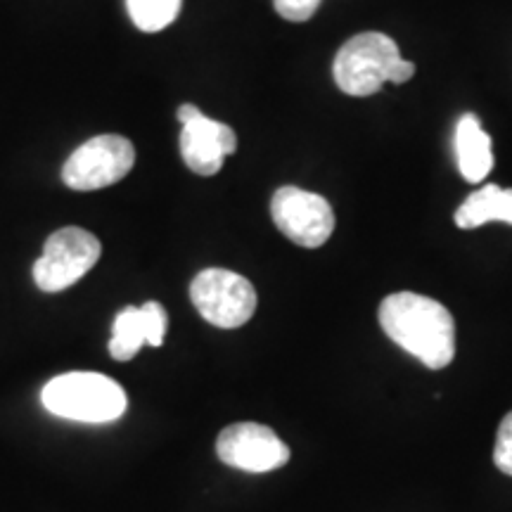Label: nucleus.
Returning <instances> with one entry per match:
<instances>
[{"mask_svg":"<svg viewBox=\"0 0 512 512\" xmlns=\"http://www.w3.org/2000/svg\"><path fill=\"white\" fill-rule=\"evenodd\" d=\"M216 453L226 465L254 475L278 470L290 460L285 441L259 422H238L226 427L216 439Z\"/></svg>","mask_w":512,"mask_h":512,"instance_id":"6e6552de","label":"nucleus"},{"mask_svg":"<svg viewBox=\"0 0 512 512\" xmlns=\"http://www.w3.org/2000/svg\"><path fill=\"white\" fill-rule=\"evenodd\" d=\"M271 216L275 228L294 245L316 249L330 240L335 230V211L323 195L285 185L275 190L271 200Z\"/></svg>","mask_w":512,"mask_h":512,"instance_id":"0eeeda50","label":"nucleus"},{"mask_svg":"<svg viewBox=\"0 0 512 512\" xmlns=\"http://www.w3.org/2000/svg\"><path fill=\"white\" fill-rule=\"evenodd\" d=\"M183 0H126L133 24L145 34H155L176 22Z\"/></svg>","mask_w":512,"mask_h":512,"instance_id":"ddd939ff","label":"nucleus"},{"mask_svg":"<svg viewBox=\"0 0 512 512\" xmlns=\"http://www.w3.org/2000/svg\"><path fill=\"white\" fill-rule=\"evenodd\" d=\"M48 413L76 422H112L124 415L128 399L117 382L100 373H67L53 377L41 392Z\"/></svg>","mask_w":512,"mask_h":512,"instance_id":"f03ea898","label":"nucleus"},{"mask_svg":"<svg viewBox=\"0 0 512 512\" xmlns=\"http://www.w3.org/2000/svg\"><path fill=\"white\" fill-rule=\"evenodd\" d=\"M200 107H195V105H181L178 107V121H181V124H188V121H192L195 117H200Z\"/></svg>","mask_w":512,"mask_h":512,"instance_id":"f3484780","label":"nucleus"},{"mask_svg":"<svg viewBox=\"0 0 512 512\" xmlns=\"http://www.w3.org/2000/svg\"><path fill=\"white\" fill-rule=\"evenodd\" d=\"M377 318L396 347L430 370L446 368L456 356V320L437 299L415 292L389 294Z\"/></svg>","mask_w":512,"mask_h":512,"instance_id":"f257e3e1","label":"nucleus"},{"mask_svg":"<svg viewBox=\"0 0 512 512\" xmlns=\"http://www.w3.org/2000/svg\"><path fill=\"white\" fill-rule=\"evenodd\" d=\"M399 60V46L392 38L380 31H366L351 36L337 50L332 74L339 91L354 98H368L389 83V72Z\"/></svg>","mask_w":512,"mask_h":512,"instance_id":"7ed1b4c3","label":"nucleus"},{"mask_svg":"<svg viewBox=\"0 0 512 512\" xmlns=\"http://www.w3.org/2000/svg\"><path fill=\"white\" fill-rule=\"evenodd\" d=\"M323 0H273L275 12L287 22H306L316 15Z\"/></svg>","mask_w":512,"mask_h":512,"instance_id":"2eb2a0df","label":"nucleus"},{"mask_svg":"<svg viewBox=\"0 0 512 512\" xmlns=\"http://www.w3.org/2000/svg\"><path fill=\"white\" fill-rule=\"evenodd\" d=\"M458 169L467 183H482L494 169L491 138L475 114H463L456 126Z\"/></svg>","mask_w":512,"mask_h":512,"instance_id":"9b49d317","label":"nucleus"},{"mask_svg":"<svg viewBox=\"0 0 512 512\" xmlns=\"http://www.w3.org/2000/svg\"><path fill=\"white\" fill-rule=\"evenodd\" d=\"M190 299L207 323L223 330L242 328L256 311V290L240 273L207 268L190 285Z\"/></svg>","mask_w":512,"mask_h":512,"instance_id":"39448f33","label":"nucleus"},{"mask_svg":"<svg viewBox=\"0 0 512 512\" xmlns=\"http://www.w3.org/2000/svg\"><path fill=\"white\" fill-rule=\"evenodd\" d=\"M166 325L164 306L159 302H145L143 306H126L117 313L110 339V354L117 361H131L145 344L162 347Z\"/></svg>","mask_w":512,"mask_h":512,"instance_id":"9d476101","label":"nucleus"},{"mask_svg":"<svg viewBox=\"0 0 512 512\" xmlns=\"http://www.w3.org/2000/svg\"><path fill=\"white\" fill-rule=\"evenodd\" d=\"M494 463L503 475L512 477V411L505 415L494 446Z\"/></svg>","mask_w":512,"mask_h":512,"instance_id":"4468645a","label":"nucleus"},{"mask_svg":"<svg viewBox=\"0 0 512 512\" xmlns=\"http://www.w3.org/2000/svg\"><path fill=\"white\" fill-rule=\"evenodd\" d=\"M100 254V240L88 230L76 226L55 230L46 240L41 259L34 264V280L38 290H67L98 264Z\"/></svg>","mask_w":512,"mask_h":512,"instance_id":"423d86ee","label":"nucleus"},{"mask_svg":"<svg viewBox=\"0 0 512 512\" xmlns=\"http://www.w3.org/2000/svg\"><path fill=\"white\" fill-rule=\"evenodd\" d=\"M238 147L235 131L221 121L209 117H195L183 124L181 131V155L190 171L200 176L219 174L223 159L233 155Z\"/></svg>","mask_w":512,"mask_h":512,"instance_id":"1a4fd4ad","label":"nucleus"},{"mask_svg":"<svg viewBox=\"0 0 512 512\" xmlns=\"http://www.w3.org/2000/svg\"><path fill=\"white\" fill-rule=\"evenodd\" d=\"M136 164V147L117 133L86 140L62 166V181L72 190H102L124 181Z\"/></svg>","mask_w":512,"mask_h":512,"instance_id":"20e7f679","label":"nucleus"},{"mask_svg":"<svg viewBox=\"0 0 512 512\" xmlns=\"http://www.w3.org/2000/svg\"><path fill=\"white\" fill-rule=\"evenodd\" d=\"M413 74H415V64L401 57V60L392 67V72H389V83H406L413 79Z\"/></svg>","mask_w":512,"mask_h":512,"instance_id":"dca6fc26","label":"nucleus"},{"mask_svg":"<svg viewBox=\"0 0 512 512\" xmlns=\"http://www.w3.org/2000/svg\"><path fill=\"white\" fill-rule=\"evenodd\" d=\"M456 226L472 230L489 221H503L512 226V190L501 185H484L472 192L456 211Z\"/></svg>","mask_w":512,"mask_h":512,"instance_id":"f8f14e48","label":"nucleus"}]
</instances>
